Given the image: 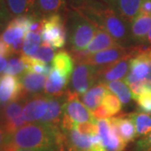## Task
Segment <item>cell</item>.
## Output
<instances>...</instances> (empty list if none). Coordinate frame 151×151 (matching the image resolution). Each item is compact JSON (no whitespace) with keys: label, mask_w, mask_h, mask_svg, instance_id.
Wrapping results in <instances>:
<instances>
[{"label":"cell","mask_w":151,"mask_h":151,"mask_svg":"<svg viewBox=\"0 0 151 151\" xmlns=\"http://www.w3.org/2000/svg\"><path fill=\"white\" fill-rule=\"evenodd\" d=\"M74 9L104 29L121 45L129 42V24L119 16L110 6L98 0H74Z\"/></svg>","instance_id":"obj_1"},{"label":"cell","mask_w":151,"mask_h":151,"mask_svg":"<svg viewBox=\"0 0 151 151\" xmlns=\"http://www.w3.org/2000/svg\"><path fill=\"white\" fill-rule=\"evenodd\" d=\"M62 134L63 132L59 126L29 123L9 135L4 148L55 151Z\"/></svg>","instance_id":"obj_2"},{"label":"cell","mask_w":151,"mask_h":151,"mask_svg":"<svg viewBox=\"0 0 151 151\" xmlns=\"http://www.w3.org/2000/svg\"><path fill=\"white\" fill-rule=\"evenodd\" d=\"M69 40L71 52L84 50L97 33V27L76 10L69 16Z\"/></svg>","instance_id":"obj_3"},{"label":"cell","mask_w":151,"mask_h":151,"mask_svg":"<svg viewBox=\"0 0 151 151\" xmlns=\"http://www.w3.org/2000/svg\"><path fill=\"white\" fill-rule=\"evenodd\" d=\"M44 44L54 49L63 48L66 45L67 29L64 18L60 14L44 19V28L41 33Z\"/></svg>","instance_id":"obj_4"},{"label":"cell","mask_w":151,"mask_h":151,"mask_svg":"<svg viewBox=\"0 0 151 151\" xmlns=\"http://www.w3.org/2000/svg\"><path fill=\"white\" fill-rule=\"evenodd\" d=\"M140 53V48L139 46H117L107 49L95 54L86 56L80 64H88L95 66H103L111 64L117 60L124 59L125 57H134Z\"/></svg>","instance_id":"obj_5"},{"label":"cell","mask_w":151,"mask_h":151,"mask_svg":"<svg viewBox=\"0 0 151 151\" xmlns=\"http://www.w3.org/2000/svg\"><path fill=\"white\" fill-rule=\"evenodd\" d=\"M98 67L88 64H77L71 75L73 92L82 95L97 82Z\"/></svg>","instance_id":"obj_6"},{"label":"cell","mask_w":151,"mask_h":151,"mask_svg":"<svg viewBox=\"0 0 151 151\" xmlns=\"http://www.w3.org/2000/svg\"><path fill=\"white\" fill-rule=\"evenodd\" d=\"M64 115L74 123L97 122V120L93 117L92 111L79 100V95L69 90L65 94Z\"/></svg>","instance_id":"obj_7"},{"label":"cell","mask_w":151,"mask_h":151,"mask_svg":"<svg viewBox=\"0 0 151 151\" xmlns=\"http://www.w3.org/2000/svg\"><path fill=\"white\" fill-rule=\"evenodd\" d=\"M121 46L114 39H113L107 31L101 28H97V33L94 38L92 39L91 43L88 45L84 50L77 51V52H71L73 59L77 64H80L86 56L90 55L95 54L97 52L102 51L113 47Z\"/></svg>","instance_id":"obj_8"},{"label":"cell","mask_w":151,"mask_h":151,"mask_svg":"<svg viewBox=\"0 0 151 151\" xmlns=\"http://www.w3.org/2000/svg\"><path fill=\"white\" fill-rule=\"evenodd\" d=\"M25 101L26 100L14 101L0 107L3 118L2 127L5 129L9 135L12 134L16 130L27 124L22 117L23 107Z\"/></svg>","instance_id":"obj_9"},{"label":"cell","mask_w":151,"mask_h":151,"mask_svg":"<svg viewBox=\"0 0 151 151\" xmlns=\"http://www.w3.org/2000/svg\"><path fill=\"white\" fill-rule=\"evenodd\" d=\"M49 97L45 94H34L24 102L22 117L27 123H39L45 116L48 108Z\"/></svg>","instance_id":"obj_10"},{"label":"cell","mask_w":151,"mask_h":151,"mask_svg":"<svg viewBox=\"0 0 151 151\" xmlns=\"http://www.w3.org/2000/svg\"><path fill=\"white\" fill-rule=\"evenodd\" d=\"M26 99L18 76L9 74L0 75V107L14 101Z\"/></svg>","instance_id":"obj_11"},{"label":"cell","mask_w":151,"mask_h":151,"mask_svg":"<svg viewBox=\"0 0 151 151\" xmlns=\"http://www.w3.org/2000/svg\"><path fill=\"white\" fill-rule=\"evenodd\" d=\"M133 57H125L111 64L100 66L97 69V82L107 83L118 81L128 75L130 69V60Z\"/></svg>","instance_id":"obj_12"},{"label":"cell","mask_w":151,"mask_h":151,"mask_svg":"<svg viewBox=\"0 0 151 151\" xmlns=\"http://www.w3.org/2000/svg\"><path fill=\"white\" fill-rule=\"evenodd\" d=\"M110 6L124 21L131 24L139 14L142 0H103Z\"/></svg>","instance_id":"obj_13"},{"label":"cell","mask_w":151,"mask_h":151,"mask_svg":"<svg viewBox=\"0 0 151 151\" xmlns=\"http://www.w3.org/2000/svg\"><path fill=\"white\" fill-rule=\"evenodd\" d=\"M70 77L64 75L60 70L54 69L48 76L46 79L44 92L47 96H54V97H63L67 90V86L69 84Z\"/></svg>","instance_id":"obj_14"},{"label":"cell","mask_w":151,"mask_h":151,"mask_svg":"<svg viewBox=\"0 0 151 151\" xmlns=\"http://www.w3.org/2000/svg\"><path fill=\"white\" fill-rule=\"evenodd\" d=\"M18 77L21 83L24 95L26 98L31 95L40 93L45 88L46 76L24 71Z\"/></svg>","instance_id":"obj_15"},{"label":"cell","mask_w":151,"mask_h":151,"mask_svg":"<svg viewBox=\"0 0 151 151\" xmlns=\"http://www.w3.org/2000/svg\"><path fill=\"white\" fill-rule=\"evenodd\" d=\"M48 108L47 111L39 123L51 124L59 126L64 115L65 96L54 97L48 96Z\"/></svg>","instance_id":"obj_16"},{"label":"cell","mask_w":151,"mask_h":151,"mask_svg":"<svg viewBox=\"0 0 151 151\" xmlns=\"http://www.w3.org/2000/svg\"><path fill=\"white\" fill-rule=\"evenodd\" d=\"M109 120L112 127L116 130L125 144L132 142L137 137L134 123L129 115L110 118Z\"/></svg>","instance_id":"obj_17"},{"label":"cell","mask_w":151,"mask_h":151,"mask_svg":"<svg viewBox=\"0 0 151 151\" xmlns=\"http://www.w3.org/2000/svg\"><path fill=\"white\" fill-rule=\"evenodd\" d=\"M151 29V15L139 14L130 25V37L136 43L143 44Z\"/></svg>","instance_id":"obj_18"},{"label":"cell","mask_w":151,"mask_h":151,"mask_svg":"<svg viewBox=\"0 0 151 151\" xmlns=\"http://www.w3.org/2000/svg\"><path fill=\"white\" fill-rule=\"evenodd\" d=\"M66 7L65 0H36L32 14L40 19L59 14Z\"/></svg>","instance_id":"obj_19"},{"label":"cell","mask_w":151,"mask_h":151,"mask_svg":"<svg viewBox=\"0 0 151 151\" xmlns=\"http://www.w3.org/2000/svg\"><path fill=\"white\" fill-rule=\"evenodd\" d=\"M108 90L109 89L106 83L97 82V84L94 85L87 92L81 95V100L86 108L92 111L101 105L103 97Z\"/></svg>","instance_id":"obj_20"},{"label":"cell","mask_w":151,"mask_h":151,"mask_svg":"<svg viewBox=\"0 0 151 151\" xmlns=\"http://www.w3.org/2000/svg\"><path fill=\"white\" fill-rule=\"evenodd\" d=\"M65 135L67 143L76 151H91L93 145L92 135L82 134L76 128L62 131Z\"/></svg>","instance_id":"obj_21"},{"label":"cell","mask_w":151,"mask_h":151,"mask_svg":"<svg viewBox=\"0 0 151 151\" xmlns=\"http://www.w3.org/2000/svg\"><path fill=\"white\" fill-rule=\"evenodd\" d=\"M11 17L32 14L36 0H4Z\"/></svg>","instance_id":"obj_22"},{"label":"cell","mask_w":151,"mask_h":151,"mask_svg":"<svg viewBox=\"0 0 151 151\" xmlns=\"http://www.w3.org/2000/svg\"><path fill=\"white\" fill-rule=\"evenodd\" d=\"M52 67L54 69L60 70L64 75L70 77L72 75L73 68H74V62L72 55L69 54L65 50H60L55 55L54 59L51 61Z\"/></svg>","instance_id":"obj_23"},{"label":"cell","mask_w":151,"mask_h":151,"mask_svg":"<svg viewBox=\"0 0 151 151\" xmlns=\"http://www.w3.org/2000/svg\"><path fill=\"white\" fill-rule=\"evenodd\" d=\"M134 123L137 137L146 136L151 133V114L136 112L129 114Z\"/></svg>","instance_id":"obj_24"},{"label":"cell","mask_w":151,"mask_h":151,"mask_svg":"<svg viewBox=\"0 0 151 151\" xmlns=\"http://www.w3.org/2000/svg\"><path fill=\"white\" fill-rule=\"evenodd\" d=\"M26 34L27 31L24 28L9 21L7 24L5 29L2 33L1 37L7 45H11L17 41L24 39Z\"/></svg>","instance_id":"obj_25"},{"label":"cell","mask_w":151,"mask_h":151,"mask_svg":"<svg viewBox=\"0 0 151 151\" xmlns=\"http://www.w3.org/2000/svg\"><path fill=\"white\" fill-rule=\"evenodd\" d=\"M106 85L109 89V91L113 92L117 95L121 103L124 105H126L130 103L131 99L133 98L132 92L129 86H128L124 81H113L107 82Z\"/></svg>","instance_id":"obj_26"},{"label":"cell","mask_w":151,"mask_h":151,"mask_svg":"<svg viewBox=\"0 0 151 151\" xmlns=\"http://www.w3.org/2000/svg\"><path fill=\"white\" fill-rule=\"evenodd\" d=\"M42 38L41 35L37 33L29 32L25 35L24 40V46H23V54L32 56L37 52V50L40 48V45L41 43Z\"/></svg>","instance_id":"obj_27"},{"label":"cell","mask_w":151,"mask_h":151,"mask_svg":"<svg viewBox=\"0 0 151 151\" xmlns=\"http://www.w3.org/2000/svg\"><path fill=\"white\" fill-rule=\"evenodd\" d=\"M26 70L24 61L23 60L22 57H11L9 60L7 66L4 70V74L16 76H19L23 74Z\"/></svg>","instance_id":"obj_28"},{"label":"cell","mask_w":151,"mask_h":151,"mask_svg":"<svg viewBox=\"0 0 151 151\" xmlns=\"http://www.w3.org/2000/svg\"><path fill=\"white\" fill-rule=\"evenodd\" d=\"M103 104L108 108L113 116L120 113L122 109V103L119 100L118 96L114 93H112V92L109 90L103 97Z\"/></svg>","instance_id":"obj_29"},{"label":"cell","mask_w":151,"mask_h":151,"mask_svg":"<svg viewBox=\"0 0 151 151\" xmlns=\"http://www.w3.org/2000/svg\"><path fill=\"white\" fill-rule=\"evenodd\" d=\"M55 55V53L54 48H52L51 46H50L46 44L43 43L42 45L39 48L37 52L32 55V57L41 62L48 64L49 62L53 60Z\"/></svg>","instance_id":"obj_30"},{"label":"cell","mask_w":151,"mask_h":151,"mask_svg":"<svg viewBox=\"0 0 151 151\" xmlns=\"http://www.w3.org/2000/svg\"><path fill=\"white\" fill-rule=\"evenodd\" d=\"M142 113L151 114V92H146L140 94L135 99Z\"/></svg>","instance_id":"obj_31"},{"label":"cell","mask_w":151,"mask_h":151,"mask_svg":"<svg viewBox=\"0 0 151 151\" xmlns=\"http://www.w3.org/2000/svg\"><path fill=\"white\" fill-rule=\"evenodd\" d=\"M76 129L82 134L96 135L98 134V127L97 123L85 122V123H76Z\"/></svg>","instance_id":"obj_32"},{"label":"cell","mask_w":151,"mask_h":151,"mask_svg":"<svg viewBox=\"0 0 151 151\" xmlns=\"http://www.w3.org/2000/svg\"><path fill=\"white\" fill-rule=\"evenodd\" d=\"M10 14L7 9L4 0L0 1V29H2L4 26H7L9 24V20L10 19Z\"/></svg>","instance_id":"obj_33"},{"label":"cell","mask_w":151,"mask_h":151,"mask_svg":"<svg viewBox=\"0 0 151 151\" xmlns=\"http://www.w3.org/2000/svg\"><path fill=\"white\" fill-rule=\"evenodd\" d=\"M92 113L93 117L96 119V120L110 119L113 116L112 113L109 112V110L103 104H101L97 108L92 110Z\"/></svg>","instance_id":"obj_34"},{"label":"cell","mask_w":151,"mask_h":151,"mask_svg":"<svg viewBox=\"0 0 151 151\" xmlns=\"http://www.w3.org/2000/svg\"><path fill=\"white\" fill-rule=\"evenodd\" d=\"M134 151H151V133L136 143Z\"/></svg>","instance_id":"obj_35"},{"label":"cell","mask_w":151,"mask_h":151,"mask_svg":"<svg viewBox=\"0 0 151 151\" xmlns=\"http://www.w3.org/2000/svg\"><path fill=\"white\" fill-rule=\"evenodd\" d=\"M55 151H76L74 150L71 146L67 143L65 134L63 133V135L59 142V145L57 146V149Z\"/></svg>","instance_id":"obj_36"},{"label":"cell","mask_w":151,"mask_h":151,"mask_svg":"<svg viewBox=\"0 0 151 151\" xmlns=\"http://www.w3.org/2000/svg\"><path fill=\"white\" fill-rule=\"evenodd\" d=\"M0 56L2 57H10L12 56V53H11L10 48L9 46V45L3 40V39L0 35Z\"/></svg>","instance_id":"obj_37"},{"label":"cell","mask_w":151,"mask_h":151,"mask_svg":"<svg viewBox=\"0 0 151 151\" xmlns=\"http://www.w3.org/2000/svg\"><path fill=\"white\" fill-rule=\"evenodd\" d=\"M139 13L151 15V0H142Z\"/></svg>","instance_id":"obj_38"},{"label":"cell","mask_w":151,"mask_h":151,"mask_svg":"<svg viewBox=\"0 0 151 151\" xmlns=\"http://www.w3.org/2000/svg\"><path fill=\"white\" fill-rule=\"evenodd\" d=\"M9 134L3 127H0V151L3 150V148L5 145Z\"/></svg>","instance_id":"obj_39"},{"label":"cell","mask_w":151,"mask_h":151,"mask_svg":"<svg viewBox=\"0 0 151 151\" xmlns=\"http://www.w3.org/2000/svg\"><path fill=\"white\" fill-rule=\"evenodd\" d=\"M7 60L5 57H2L0 56V73L1 72H4V70L7 66Z\"/></svg>","instance_id":"obj_40"},{"label":"cell","mask_w":151,"mask_h":151,"mask_svg":"<svg viewBox=\"0 0 151 151\" xmlns=\"http://www.w3.org/2000/svg\"><path fill=\"white\" fill-rule=\"evenodd\" d=\"M142 45H146V46H148V47L151 48V29L150 30L149 34L147 35L145 40H144V42H143V44H142Z\"/></svg>","instance_id":"obj_41"},{"label":"cell","mask_w":151,"mask_h":151,"mask_svg":"<svg viewBox=\"0 0 151 151\" xmlns=\"http://www.w3.org/2000/svg\"><path fill=\"white\" fill-rule=\"evenodd\" d=\"M1 151H37L27 149H17V148H4Z\"/></svg>","instance_id":"obj_42"},{"label":"cell","mask_w":151,"mask_h":151,"mask_svg":"<svg viewBox=\"0 0 151 151\" xmlns=\"http://www.w3.org/2000/svg\"><path fill=\"white\" fill-rule=\"evenodd\" d=\"M3 126V118H2V113H1V110H0V127Z\"/></svg>","instance_id":"obj_43"},{"label":"cell","mask_w":151,"mask_h":151,"mask_svg":"<svg viewBox=\"0 0 151 151\" xmlns=\"http://www.w3.org/2000/svg\"><path fill=\"white\" fill-rule=\"evenodd\" d=\"M0 1H1V0H0Z\"/></svg>","instance_id":"obj_44"}]
</instances>
